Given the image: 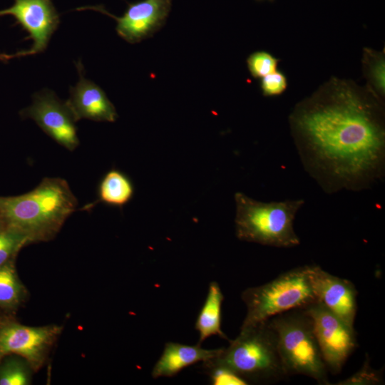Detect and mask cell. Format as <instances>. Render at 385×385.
<instances>
[{
  "mask_svg": "<svg viewBox=\"0 0 385 385\" xmlns=\"http://www.w3.org/2000/svg\"><path fill=\"white\" fill-rule=\"evenodd\" d=\"M308 273L317 301L349 326L354 327L358 294L354 284L317 265H308Z\"/></svg>",
  "mask_w": 385,
  "mask_h": 385,
  "instance_id": "7c38bea8",
  "label": "cell"
},
{
  "mask_svg": "<svg viewBox=\"0 0 385 385\" xmlns=\"http://www.w3.org/2000/svg\"><path fill=\"white\" fill-rule=\"evenodd\" d=\"M4 225H5L4 223L3 222L1 219L0 218V229L2 228Z\"/></svg>",
  "mask_w": 385,
  "mask_h": 385,
  "instance_id": "d4e9b609",
  "label": "cell"
},
{
  "mask_svg": "<svg viewBox=\"0 0 385 385\" xmlns=\"http://www.w3.org/2000/svg\"><path fill=\"white\" fill-rule=\"evenodd\" d=\"M31 367L22 357L9 354L0 361V385H29Z\"/></svg>",
  "mask_w": 385,
  "mask_h": 385,
  "instance_id": "ac0fdd59",
  "label": "cell"
},
{
  "mask_svg": "<svg viewBox=\"0 0 385 385\" xmlns=\"http://www.w3.org/2000/svg\"><path fill=\"white\" fill-rule=\"evenodd\" d=\"M287 86V81L285 75L277 70L261 78L260 87L264 96L280 95L286 90Z\"/></svg>",
  "mask_w": 385,
  "mask_h": 385,
  "instance_id": "603a6c76",
  "label": "cell"
},
{
  "mask_svg": "<svg viewBox=\"0 0 385 385\" xmlns=\"http://www.w3.org/2000/svg\"><path fill=\"white\" fill-rule=\"evenodd\" d=\"M304 309L311 317L328 371L332 374L340 373L358 346L354 327L349 326L318 301Z\"/></svg>",
  "mask_w": 385,
  "mask_h": 385,
  "instance_id": "52a82bcc",
  "label": "cell"
},
{
  "mask_svg": "<svg viewBox=\"0 0 385 385\" xmlns=\"http://www.w3.org/2000/svg\"><path fill=\"white\" fill-rule=\"evenodd\" d=\"M223 299L224 296L218 283L215 281L211 282L208 287L206 299L195 324V328L199 332L198 344H201L207 338L212 335L228 339L221 328Z\"/></svg>",
  "mask_w": 385,
  "mask_h": 385,
  "instance_id": "9a60e30c",
  "label": "cell"
},
{
  "mask_svg": "<svg viewBox=\"0 0 385 385\" xmlns=\"http://www.w3.org/2000/svg\"><path fill=\"white\" fill-rule=\"evenodd\" d=\"M135 188L130 178L123 172L111 169L101 180L98 200L107 205L122 208L133 197Z\"/></svg>",
  "mask_w": 385,
  "mask_h": 385,
  "instance_id": "2e32d148",
  "label": "cell"
},
{
  "mask_svg": "<svg viewBox=\"0 0 385 385\" xmlns=\"http://www.w3.org/2000/svg\"><path fill=\"white\" fill-rule=\"evenodd\" d=\"M235 234L243 241L276 247H293L300 244L294 220L303 200L260 202L242 192L235 195Z\"/></svg>",
  "mask_w": 385,
  "mask_h": 385,
  "instance_id": "277c9868",
  "label": "cell"
},
{
  "mask_svg": "<svg viewBox=\"0 0 385 385\" xmlns=\"http://www.w3.org/2000/svg\"><path fill=\"white\" fill-rule=\"evenodd\" d=\"M20 115L34 120L47 135L68 150L78 146L73 113L66 101H61L53 91L43 89L36 93L31 105L21 111Z\"/></svg>",
  "mask_w": 385,
  "mask_h": 385,
  "instance_id": "30bf717a",
  "label": "cell"
},
{
  "mask_svg": "<svg viewBox=\"0 0 385 385\" xmlns=\"http://www.w3.org/2000/svg\"><path fill=\"white\" fill-rule=\"evenodd\" d=\"M278 62L273 55L264 51L254 52L247 59L248 69L254 78H262L276 71Z\"/></svg>",
  "mask_w": 385,
  "mask_h": 385,
  "instance_id": "7402d4cb",
  "label": "cell"
},
{
  "mask_svg": "<svg viewBox=\"0 0 385 385\" xmlns=\"http://www.w3.org/2000/svg\"><path fill=\"white\" fill-rule=\"evenodd\" d=\"M31 242L30 237L21 230L4 225L0 229V267L15 261L21 249Z\"/></svg>",
  "mask_w": 385,
  "mask_h": 385,
  "instance_id": "d6986e66",
  "label": "cell"
},
{
  "mask_svg": "<svg viewBox=\"0 0 385 385\" xmlns=\"http://www.w3.org/2000/svg\"><path fill=\"white\" fill-rule=\"evenodd\" d=\"M26 289L21 282L15 267V261L0 267V309L14 312L24 302Z\"/></svg>",
  "mask_w": 385,
  "mask_h": 385,
  "instance_id": "e0dca14e",
  "label": "cell"
},
{
  "mask_svg": "<svg viewBox=\"0 0 385 385\" xmlns=\"http://www.w3.org/2000/svg\"><path fill=\"white\" fill-rule=\"evenodd\" d=\"M379 100L371 90L334 80L292 113L289 124L302 163L325 192L364 190L384 175Z\"/></svg>",
  "mask_w": 385,
  "mask_h": 385,
  "instance_id": "6da1fadb",
  "label": "cell"
},
{
  "mask_svg": "<svg viewBox=\"0 0 385 385\" xmlns=\"http://www.w3.org/2000/svg\"><path fill=\"white\" fill-rule=\"evenodd\" d=\"M77 205L66 180L45 178L28 192L0 196V218L5 225L27 235L32 242L46 241L58 232Z\"/></svg>",
  "mask_w": 385,
  "mask_h": 385,
  "instance_id": "7a4b0ae2",
  "label": "cell"
},
{
  "mask_svg": "<svg viewBox=\"0 0 385 385\" xmlns=\"http://www.w3.org/2000/svg\"><path fill=\"white\" fill-rule=\"evenodd\" d=\"M14 16L29 33L31 47L13 54H0L1 61L43 52L60 24V16L51 0H14L12 6L0 10V16Z\"/></svg>",
  "mask_w": 385,
  "mask_h": 385,
  "instance_id": "9c48e42d",
  "label": "cell"
},
{
  "mask_svg": "<svg viewBox=\"0 0 385 385\" xmlns=\"http://www.w3.org/2000/svg\"><path fill=\"white\" fill-rule=\"evenodd\" d=\"M62 327L56 325L30 327L9 318L0 319V361L16 354L36 371L45 363Z\"/></svg>",
  "mask_w": 385,
  "mask_h": 385,
  "instance_id": "ba28073f",
  "label": "cell"
},
{
  "mask_svg": "<svg viewBox=\"0 0 385 385\" xmlns=\"http://www.w3.org/2000/svg\"><path fill=\"white\" fill-rule=\"evenodd\" d=\"M215 358V357H214ZM214 358L203 361L202 367L214 385H245L248 383L228 367L217 362Z\"/></svg>",
  "mask_w": 385,
  "mask_h": 385,
  "instance_id": "44dd1931",
  "label": "cell"
},
{
  "mask_svg": "<svg viewBox=\"0 0 385 385\" xmlns=\"http://www.w3.org/2000/svg\"><path fill=\"white\" fill-rule=\"evenodd\" d=\"M287 376L303 375L319 384H330L311 317L304 308L291 309L269 319Z\"/></svg>",
  "mask_w": 385,
  "mask_h": 385,
  "instance_id": "5b68a950",
  "label": "cell"
},
{
  "mask_svg": "<svg viewBox=\"0 0 385 385\" xmlns=\"http://www.w3.org/2000/svg\"><path fill=\"white\" fill-rule=\"evenodd\" d=\"M364 62L366 75L371 84V91L381 98L384 95V55L366 49Z\"/></svg>",
  "mask_w": 385,
  "mask_h": 385,
  "instance_id": "ffe728a7",
  "label": "cell"
},
{
  "mask_svg": "<svg viewBox=\"0 0 385 385\" xmlns=\"http://www.w3.org/2000/svg\"><path fill=\"white\" fill-rule=\"evenodd\" d=\"M172 0H143L128 4L122 16H116L101 5L76 10H93L114 19L118 35L130 43H135L151 36L164 24L170 11Z\"/></svg>",
  "mask_w": 385,
  "mask_h": 385,
  "instance_id": "8fae6325",
  "label": "cell"
},
{
  "mask_svg": "<svg viewBox=\"0 0 385 385\" xmlns=\"http://www.w3.org/2000/svg\"><path fill=\"white\" fill-rule=\"evenodd\" d=\"M241 298L247 308L241 327L265 322L284 312L304 308L317 301L308 265L282 273L260 286L244 290Z\"/></svg>",
  "mask_w": 385,
  "mask_h": 385,
  "instance_id": "8992f818",
  "label": "cell"
},
{
  "mask_svg": "<svg viewBox=\"0 0 385 385\" xmlns=\"http://www.w3.org/2000/svg\"><path fill=\"white\" fill-rule=\"evenodd\" d=\"M79 80L70 88L66 103L76 121L88 119L94 121L115 122L118 114L114 105L103 90L94 82L85 78L81 61L76 63Z\"/></svg>",
  "mask_w": 385,
  "mask_h": 385,
  "instance_id": "4fadbf2b",
  "label": "cell"
},
{
  "mask_svg": "<svg viewBox=\"0 0 385 385\" xmlns=\"http://www.w3.org/2000/svg\"><path fill=\"white\" fill-rule=\"evenodd\" d=\"M249 384H273L287 377L270 320L240 327L237 337L214 358Z\"/></svg>",
  "mask_w": 385,
  "mask_h": 385,
  "instance_id": "3957f363",
  "label": "cell"
},
{
  "mask_svg": "<svg viewBox=\"0 0 385 385\" xmlns=\"http://www.w3.org/2000/svg\"><path fill=\"white\" fill-rule=\"evenodd\" d=\"M381 374L373 369L369 364V360L364 363L362 369L342 384H376L381 382Z\"/></svg>",
  "mask_w": 385,
  "mask_h": 385,
  "instance_id": "cb8c5ba5",
  "label": "cell"
},
{
  "mask_svg": "<svg viewBox=\"0 0 385 385\" xmlns=\"http://www.w3.org/2000/svg\"><path fill=\"white\" fill-rule=\"evenodd\" d=\"M222 349H205L198 343L195 345H186L167 342L153 368L152 376L154 379L174 376L188 366L217 356Z\"/></svg>",
  "mask_w": 385,
  "mask_h": 385,
  "instance_id": "5bb4252c",
  "label": "cell"
}]
</instances>
